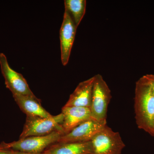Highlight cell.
<instances>
[{
    "label": "cell",
    "instance_id": "obj_13",
    "mask_svg": "<svg viewBox=\"0 0 154 154\" xmlns=\"http://www.w3.org/2000/svg\"><path fill=\"white\" fill-rule=\"evenodd\" d=\"M86 0H65V10L69 12L75 25L78 27L85 14Z\"/></svg>",
    "mask_w": 154,
    "mask_h": 154
},
{
    "label": "cell",
    "instance_id": "obj_11",
    "mask_svg": "<svg viewBox=\"0 0 154 154\" xmlns=\"http://www.w3.org/2000/svg\"><path fill=\"white\" fill-rule=\"evenodd\" d=\"M94 77L79 84L65 106L91 107Z\"/></svg>",
    "mask_w": 154,
    "mask_h": 154
},
{
    "label": "cell",
    "instance_id": "obj_10",
    "mask_svg": "<svg viewBox=\"0 0 154 154\" xmlns=\"http://www.w3.org/2000/svg\"><path fill=\"white\" fill-rule=\"evenodd\" d=\"M14 100L21 110L26 114V116L50 118L52 116L42 107L41 100L36 96L13 95Z\"/></svg>",
    "mask_w": 154,
    "mask_h": 154
},
{
    "label": "cell",
    "instance_id": "obj_6",
    "mask_svg": "<svg viewBox=\"0 0 154 154\" xmlns=\"http://www.w3.org/2000/svg\"><path fill=\"white\" fill-rule=\"evenodd\" d=\"M0 66L6 87L13 95L36 96L30 90L24 77L11 68L7 57L2 53H0Z\"/></svg>",
    "mask_w": 154,
    "mask_h": 154
},
{
    "label": "cell",
    "instance_id": "obj_5",
    "mask_svg": "<svg viewBox=\"0 0 154 154\" xmlns=\"http://www.w3.org/2000/svg\"><path fill=\"white\" fill-rule=\"evenodd\" d=\"M92 154H121L125 146L118 132L107 125L91 140Z\"/></svg>",
    "mask_w": 154,
    "mask_h": 154
},
{
    "label": "cell",
    "instance_id": "obj_2",
    "mask_svg": "<svg viewBox=\"0 0 154 154\" xmlns=\"http://www.w3.org/2000/svg\"><path fill=\"white\" fill-rule=\"evenodd\" d=\"M64 134L63 131H55L47 135L29 137L9 143L2 142L0 146L23 152L41 153L50 146L57 143Z\"/></svg>",
    "mask_w": 154,
    "mask_h": 154
},
{
    "label": "cell",
    "instance_id": "obj_9",
    "mask_svg": "<svg viewBox=\"0 0 154 154\" xmlns=\"http://www.w3.org/2000/svg\"><path fill=\"white\" fill-rule=\"evenodd\" d=\"M63 121L62 125L66 134L75 127L92 118L89 107L64 106L62 108Z\"/></svg>",
    "mask_w": 154,
    "mask_h": 154
},
{
    "label": "cell",
    "instance_id": "obj_15",
    "mask_svg": "<svg viewBox=\"0 0 154 154\" xmlns=\"http://www.w3.org/2000/svg\"><path fill=\"white\" fill-rule=\"evenodd\" d=\"M13 151V154H45L44 153L42 152L41 153H30L23 152L17 151Z\"/></svg>",
    "mask_w": 154,
    "mask_h": 154
},
{
    "label": "cell",
    "instance_id": "obj_8",
    "mask_svg": "<svg viewBox=\"0 0 154 154\" xmlns=\"http://www.w3.org/2000/svg\"><path fill=\"white\" fill-rule=\"evenodd\" d=\"M77 28L69 12L65 10L63 21L60 31L61 59L62 63L64 66L69 62Z\"/></svg>",
    "mask_w": 154,
    "mask_h": 154
},
{
    "label": "cell",
    "instance_id": "obj_7",
    "mask_svg": "<svg viewBox=\"0 0 154 154\" xmlns=\"http://www.w3.org/2000/svg\"><path fill=\"white\" fill-rule=\"evenodd\" d=\"M106 125L107 120L99 121L94 119H91L76 127L68 133L62 135L57 143H65L89 141Z\"/></svg>",
    "mask_w": 154,
    "mask_h": 154
},
{
    "label": "cell",
    "instance_id": "obj_4",
    "mask_svg": "<svg viewBox=\"0 0 154 154\" xmlns=\"http://www.w3.org/2000/svg\"><path fill=\"white\" fill-rule=\"evenodd\" d=\"M94 77L90 109L92 118L97 121L107 120V108L111 99V91L102 76Z\"/></svg>",
    "mask_w": 154,
    "mask_h": 154
},
{
    "label": "cell",
    "instance_id": "obj_1",
    "mask_svg": "<svg viewBox=\"0 0 154 154\" xmlns=\"http://www.w3.org/2000/svg\"><path fill=\"white\" fill-rule=\"evenodd\" d=\"M134 101L138 127L154 137V95L145 75L136 83Z\"/></svg>",
    "mask_w": 154,
    "mask_h": 154
},
{
    "label": "cell",
    "instance_id": "obj_14",
    "mask_svg": "<svg viewBox=\"0 0 154 154\" xmlns=\"http://www.w3.org/2000/svg\"><path fill=\"white\" fill-rule=\"evenodd\" d=\"M0 154H13V151L11 149L0 146Z\"/></svg>",
    "mask_w": 154,
    "mask_h": 154
},
{
    "label": "cell",
    "instance_id": "obj_3",
    "mask_svg": "<svg viewBox=\"0 0 154 154\" xmlns=\"http://www.w3.org/2000/svg\"><path fill=\"white\" fill-rule=\"evenodd\" d=\"M63 121L62 113L50 118L27 116L23 131L19 139L31 136H43L55 131L65 133L62 125Z\"/></svg>",
    "mask_w": 154,
    "mask_h": 154
},
{
    "label": "cell",
    "instance_id": "obj_12",
    "mask_svg": "<svg viewBox=\"0 0 154 154\" xmlns=\"http://www.w3.org/2000/svg\"><path fill=\"white\" fill-rule=\"evenodd\" d=\"M45 154H92L91 141L85 142L55 143L43 152Z\"/></svg>",
    "mask_w": 154,
    "mask_h": 154
}]
</instances>
